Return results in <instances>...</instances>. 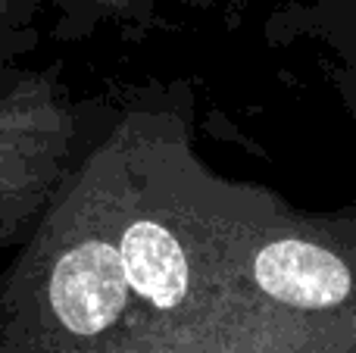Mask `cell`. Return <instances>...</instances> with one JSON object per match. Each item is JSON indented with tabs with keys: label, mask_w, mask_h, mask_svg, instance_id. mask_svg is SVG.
<instances>
[{
	"label": "cell",
	"mask_w": 356,
	"mask_h": 353,
	"mask_svg": "<svg viewBox=\"0 0 356 353\" xmlns=\"http://www.w3.org/2000/svg\"><path fill=\"white\" fill-rule=\"evenodd\" d=\"M129 300L131 288L119 244L104 235L66 244L44 285V306L56 329L79 341L106 335L129 310Z\"/></svg>",
	"instance_id": "cell-1"
},
{
	"label": "cell",
	"mask_w": 356,
	"mask_h": 353,
	"mask_svg": "<svg viewBox=\"0 0 356 353\" xmlns=\"http://www.w3.org/2000/svg\"><path fill=\"white\" fill-rule=\"evenodd\" d=\"M259 288L300 310L334 306L350 294V269L334 254L307 241H275L253 263Z\"/></svg>",
	"instance_id": "cell-2"
},
{
	"label": "cell",
	"mask_w": 356,
	"mask_h": 353,
	"mask_svg": "<svg viewBox=\"0 0 356 353\" xmlns=\"http://www.w3.org/2000/svg\"><path fill=\"white\" fill-rule=\"evenodd\" d=\"M47 122H22L19 116H0V241L3 229H16L47 197L50 154Z\"/></svg>",
	"instance_id": "cell-3"
},
{
	"label": "cell",
	"mask_w": 356,
	"mask_h": 353,
	"mask_svg": "<svg viewBox=\"0 0 356 353\" xmlns=\"http://www.w3.org/2000/svg\"><path fill=\"white\" fill-rule=\"evenodd\" d=\"M116 244L131 297L156 310H172L181 304L188 294V260L166 225L154 219H131L119 231Z\"/></svg>",
	"instance_id": "cell-4"
},
{
	"label": "cell",
	"mask_w": 356,
	"mask_h": 353,
	"mask_svg": "<svg viewBox=\"0 0 356 353\" xmlns=\"http://www.w3.org/2000/svg\"><path fill=\"white\" fill-rule=\"evenodd\" d=\"M54 6L60 10L54 35L63 41H75L88 38L100 25H116L125 31L147 28L156 0H54Z\"/></svg>",
	"instance_id": "cell-5"
},
{
	"label": "cell",
	"mask_w": 356,
	"mask_h": 353,
	"mask_svg": "<svg viewBox=\"0 0 356 353\" xmlns=\"http://www.w3.org/2000/svg\"><path fill=\"white\" fill-rule=\"evenodd\" d=\"M38 13L41 0H0V66L38 44Z\"/></svg>",
	"instance_id": "cell-6"
}]
</instances>
